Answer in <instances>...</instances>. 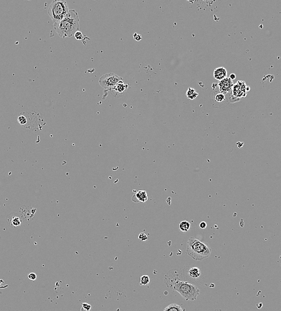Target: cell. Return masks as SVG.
<instances>
[{
  "instance_id": "obj_1",
  "label": "cell",
  "mask_w": 281,
  "mask_h": 311,
  "mask_svg": "<svg viewBox=\"0 0 281 311\" xmlns=\"http://www.w3.org/2000/svg\"><path fill=\"white\" fill-rule=\"evenodd\" d=\"M164 279L168 288L178 292L186 300H195L200 294V290L197 286L183 281L179 278H174L169 272H168Z\"/></svg>"
},
{
  "instance_id": "obj_2",
  "label": "cell",
  "mask_w": 281,
  "mask_h": 311,
  "mask_svg": "<svg viewBox=\"0 0 281 311\" xmlns=\"http://www.w3.org/2000/svg\"><path fill=\"white\" fill-rule=\"evenodd\" d=\"M79 17L77 12L70 10L62 20L54 23V29L58 35L65 38L74 35L80 28Z\"/></svg>"
},
{
  "instance_id": "obj_3",
  "label": "cell",
  "mask_w": 281,
  "mask_h": 311,
  "mask_svg": "<svg viewBox=\"0 0 281 311\" xmlns=\"http://www.w3.org/2000/svg\"><path fill=\"white\" fill-rule=\"evenodd\" d=\"M212 250L209 245L199 239L190 237L187 241L186 252L194 260L202 261L211 256Z\"/></svg>"
},
{
  "instance_id": "obj_4",
  "label": "cell",
  "mask_w": 281,
  "mask_h": 311,
  "mask_svg": "<svg viewBox=\"0 0 281 311\" xmlns=\"http://www.w3.org/2000/svg\"><path fill=\"white\" fill-rule=\"evenodd\" d=\"M69 10L65 1L54 0L50 4L48 14L53 20L54 23H58L62 20L69 13Z\"/></svg>"
},
{
  "instance_id": "obj_5",
  "label": "cell",
  "mask_w": 281,
  "mask_h": 311,
  "mask_svg": "<svg viewBox=\"0 0 281 311\" xmlns=\"http://www.w3.org/2000/svg\"><path fill=\"white\" fill-rule=\"evenodd\" d=\"M121 80H123V79L118 75L113 73H109L101 76L99 83L103 89L111 91Z\"/></svg>"
},
{
  "instance_id": "obj_6",
  "label": "cell",
  "mask_w": 281,
  "mask_h": 311,
  "mask_svg": "<svg viewBox=\"0 0 281 311\" xmlns=\"http://www.w3.org/2000/svg\"><path fill=\"white\" fill-rule=\"evenodd\" d=\"M248 86L246 85L245 82L243 81H238L233 85L232 88V96L236 98H241L245 97L247 95Z\"/></svg>"
},
{
  "instance_id": "obj_7",
  "label": "cell",
  "mask_w": 281,
  "mask_h": 311,
  "mask_svg": "<svg viewBox=\"0 0 281 311\" xmlns=\"http://www.w3.org/2000/svg\"><path fill=\"white\" fill-rule=\"evenodd\" d=\"M211 99L213 104V106L215 107H222L228 104L230 100L228 99L227 95H225L218 90L217 92L214 90V94L211 96Z\"/></svg>"
},
{
  "instance_id": "obj_8",
  "label": "cell",
  "mask_w": 281,
  "mask_h": 311,
  "mask_svg": "<svg viewBox=\"0 0 281 311\" xmlns=\"http://www.w3.org/2000/svg\"><path fill=\"white\" fill-rule=\"evenodd\" d=\"M233 85L234 84L233 80H232L230 78L226 77L222 80L219 81L218 84V90L225 95H227L228 94H232Z\"/></svg>"
},
{
  "instance_id": "obj_9",
  "label": "cell",
  "mask_w": 281,
  "mask_h": 311,
  "mask_svg": "<svg viewBox=\"0 0 281 311\" xmlns=\"http://www.w3.org/2000/svg\"><path fill=\"white\" fill-rule=\"evenodd\" d=\"M129 88L128 84H126L123 80L120 81L117 86L113 89L111 92L115 98H120L125 94Z\"/></svg>"
},
{
  "instance_id": "obj_10",
  "label": "cell",
  "mask_w": 281,
  "mask_h": 311,
  "mask_svg": "<svg viewBox=\"0 0 281 311\" xmlns=\"http://www.w3.org/2000/svg\"><path fill=\"white\" fill-rule=\"evenodd\" d=\"M7 222L12 227L18 228L21 226L22 221L18 214H12L7 217Z\"/></svg>"
},
{
  "instance_id": "obj_11",
  "label": "cell",
  "mask_w": 281,
  "mask_h": 311,
  "mask_svg": "<svg viewBox=\"0 0 281 311\" xmlns=\"http://www.w3.org/2000/svg\"><path fill=\"white\" fill-rule=\"evenodd\" d=\"M132 199L136 203L146 202L148 199L147 193L146 190H139L132 196Z\"/></svg>"
},
{
  "instance_id": "obj_12",
  "label": "cell",
  "mask_w": 281,
  "mask_h": 311,
  "mask_svg": "<svg viewBox=\"0 0 281 311\" xmlns=\"http://www.w3.org/2000/svg\"><path fill=\"white\" fill-rule=\"evenodd\" d=\"M227 76V71L224 67H218L214 71V77L218 81H220L226 79Z\"/></svg>"
},
{
  "instance_id": "obj_13",
  "label": "cell",
  "mask_w": 281,
  "mask_h": 311,
  "mask_svg": "<svg viewBox=\"0 0 281 311\" xmlns=\"http://www.w3.org/2000/svg\"><path fill=\"white\" fill-rule=\"evenodd\" d=\"M188 274L190 277H191L193 279H197V278L200 277L201 275V271L200 269L197 268V267H192L189 269Z\"/></svg>"
},
{
  "instance_id": "obj_14",
  "label": "cell",
  "mask_w": 281,
  "mask_h": 311,
  "mask_svg": "<svg viewBox=\"0 0 281 311\" xmlns=\"http://www.w3.org/2000/svg\"><path fill=\"white\" fill-rule=\"evenodd\" d=\"M199 95V93L194 89L192 88H188L187 91L186 92V96L188 99L190 100H193L196 99Z\"/></svg>"
},
{
  "instance_id": "obj_15",
  "label": "cell",
  "mask_w": 281,
  "mask_h": 311,
  "mask_svg": "<svg viewBox=\"0 0 281 311\" xmlns=\"http://www.w3.org/2000/svg\"><path fill=\"white\" fill-rule=\"evenodd\" d=\"M191 224L187 221H182L179 224V229L182 232H186L190 230Z\"/></svg>"
},
{
  "instance_id": "obj_16",
  "label": "cell",
  "mask_w": 281,
  "mask_h": 311,
  "mask_svg": "<svg viewBox=\"0 0 281 311\" xmlns=\"http://www.w3.org/2000/svg\"><path fill=\"white\" fill-rule=\"evenodd\" d=\"M163 311H184L180 305L177 304H169L166 306Z\"/></svg>"
},
{
  "instance_id": "obj_17",
  "label": "cell",
  "mask_w": 281,
  "mask_h": 311,
  "mask_svg": "<svg viewBox=\"0 0 281 311\" xmlns=\"http://www.w3.org/2000/svg\"><path fill=\"white\" fill-rule=\"evenodd\" d=\"M150 282V278L148 275H142L140 278V285H147Z\"/></svg>"
},
{
  "instance_id": "obj_18",
  "label": "cell",
  "mask_w": 281,
  "mask_h": 311,
  "mask_svg": "<svg viewBox=\"0 0 281 311\" xmlns=\"http://www.w3.org/2000/svg\"><path fill=\"white\" fill-rule=\"evenodd\" d=\"M74 37L77 40H83V34L81 32L79 31H78L77 32L75 33V34H74Z\"/></svg>"
},
{
  "instance_id": "obj_19",
  "label": "cell",
  "mask_w": 281,
  "mask_h": 311,
  "mask_svg": "<svg viewBox=\"0 0 281 311\" xmlns=\"http://www.w3.org/2000/svg\"><path fill=\"white\" fill-rule=\"evenodd\" d=\"M18 122L20 123L21 125H24L27 123V119L22 115H20L18 117Z\"/></svg>"
},
{
  "instance_id": "obj_20",
  "label": "cell",
  "mask_w": 281,
  "mask_h": 311,
  "mask_svg": "<svg viewBox=\"0 0 281 311\" xmlns=\"http://www.w3.org/2000/svg\"><path fill=\"white\" fill-rule=\"evenodd\" d=\"M138 239L141 241H147L148 239V237L147 235H146L144 233H140L138 237Z\"/></svg>"
},
{
  "instance_id": "obj_21",
  "label": "cell",
  "mask_w": 281,
  "mask_h": 311,
  "mask_svg": "<svg viewBox=\"0 0 281 311\" xmlns=\"http://www.w3.org/2000/svg\"><path fill=\"white\" fill-rule=\"evenodd\" d=\"M28 278L30 279V280H32V281H35L36 279H37V275L35 273H30L29 275H28Z\"/></svg>"
},
{
  "instance_id": "obj_22",
  "label": "cell",
  "mask_w": 281,
  "mask_h": 311,
  "mask_svg": "<svg viewBox=\"0 0 281 311\" xmlns=\"http://www.w3.org/2000/svg\"><path fill=\"white\" fill-rule=\"evenodd\" d=\"M81 305H82V308H84L85 309H86V310L89 311L90 310V309H91V308H92L91 305H90V304H88L87 303H83L81 304Z\"/></svg>"
},
{
  "instance_id": "obj_23",
  "label": "cell",
  "mask_w": 281,
  "mask_h": 311,
  "mask_svg": "<svg viewBox=\"0 0 281 311\" xmlns=\"http://www.w3.org/2000/svg\"><path fill=\"white\" fill-rule=\"evenodd\" d=\"M133 36H134V39H135V40L136 41H139L141 40V39H142V38H142V37H141V35H140V34H138V33H134V35H133Z\"/></svg>"
},
{
  "instance_id": "obj_24",
  "label": "cell",
  "mask_w": 281,
  "mask_h": 311,
  "mask_svg": "<svg viewBox=\"0 0 281 311\" xmlns=\"http://www.w3.org/2000/svg\"><path fill=\"white\" fill-rule=\"evenodd\" d=\"M199 227H200L201 229H205L207 227V223L205 222H202L201 223H200V224H199Z\"/></svg>"
},
{
  "instance_id": "obj_25",
  "label": "cell",
  "mask_w": 281,
  "mask_h": 311,
  "mask_svg": "<svg viewBox=\"0 0 281 311\" xmlns=\"http://www.w3.org/2000/svg\"><path fill=\"white\" fill-rule=\"evenodd\" d=\"M243 144H244L243 142H238L236 143V145L239 149H241L243 146Z\"/></svg>"
},
{
  "instance_id": "obj_26",
  "label": "cell",
  "mask_w": 281,
  "mask_h": 311,
  "mask_svg": "<svg viewBox=\"0 0 281 311\" xmlns=\"http://www.w3.org/2000/svg\"><path fill=\"white\" fill-rule=\"evenodd\" d=\"M232 80H234V79L236 78V75L234 74H231L230 75V77H229Z\"/></svg>"
},
{
  "instance_id": "obj_27",
  "label": "cell",
  "mask_w": 281,
  "mask_h": 311,
  "mask_svg": "<svg viewBox=\"0 0 281 311\" xmlns=\"http://www.w3.org/2000/svg\"><path fill=\"white\" fill-rule=\"evenodd\" d=\"M81 311H87V310H86V309H85L84 308H82V307H81Z\"/></svg>"
}]
</instances>
